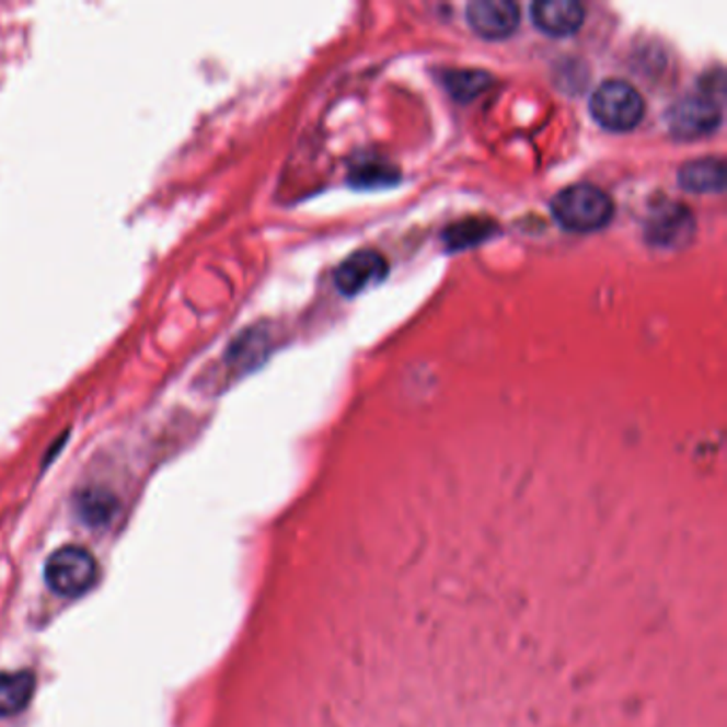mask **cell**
Wrapping results in <instances>:
<instances>
[{"label": "cell", "instance_id": "1", "mask_svg": "<svg viewBox=\"0 0 727 727\" xmlns=\"http://www.w3.org/2000/svg\"><path fill=\"white\" fill-rule=\"evenodd\" d=\"M557 222L574 233H593L608 227L614 216V203L607 193L591 184H576L564 188L551 201Z\"/></svg>", "mask_w": 727, "mask_h": 727}, {"label": "cell", "instance_id": "2", "mask_svg": "<svg viewBox=\"0 0 727 727\" xmlns=\"http://www.w3.org/2000/svg\"><path fill=\"white\" fill-rule=\"evenodd\" d=\"M43 578L56 596L80 598L96 585L99 564L81 546H62L47 557Z\"/></svg>", "mask_w": 727, "mask_h": 727}, {"label": "cell", "instance_id": "3", "mask_svg": "<svg viewBox=\"0 0 727 727\" xmlns=\"http://www.w3.org/2000/svg\"><path fill=\"white\" fill-rule=\"evenodd\" d=\"M645 99L627 81L608 80L600 83L591 96V114L608 130L625 132L636 128L645 118Z\"/></svg>", "mask_w": 727, "mask_h": 727}, {"label": "cell", "instance_id": "4", "mask_svg": "<svg viewBox=\"0 0 727 727\" xmlns=\"http://www.w3.org/2000/svg\"><path fill=\"white\" fill-rule=\"evenodd\" d=\"M668 128L677 139H700L715 132L722 124V107L708 92L681 96L668 109Z\"/></svg>", "mask_w": 727, "mask_h": 727}, {"label": "cell", "instance_id": "5", "mask_svg": "<svg viewBox=\"0 0 727 727\" xmlns=\"http://www.w3.org/2000/svg\"><path fill=\"white\" fill-rule=\"evenodd\" d=\"M468 22L485 39H506L521 24V9L512 0H474L468 4Z\"/></svg>", "mask_w": 727, "mask_h": 727}, {"label": "cell", "instance_id": "6", "mask_svg": "<svg viewBox=\"0 0 727 727\" xmlns=\"http://www.w3.org/2000/svg\"><path fill=\"white\" fill-rule=\"evenodd\" d=\"M386 272H389V265H386V261L382 258L380 252L359 250V252L350 254L337 267L335 284L344 295L355 297L367 288L382 282L386 278Z\"/></svg>", "mask_w": 727, "mask_h": 727}, {"label": "cell", "instance_id": "7", "mask_svg": "<svg viewBox=\"0 0 727 727\" xmlns=\"http://www.w3.org/2000/svg\"><path fill=\"white\" fill-rule=\"evenodd\" d=\"M531 20L551 37H567L582 26L585 7L576 0H538L531 4Z\"/></svg>", "mask_w": 727, "mask_h": 727}, {"label": "cell", "instance_id": "8", "mask_svg": "<svg viewBox=\"0 0 727 727\" xmlns=\"http://www.w3.org/2000/svg\"><path fill=\"white\" fill-rule=\"evenodd\" d=\"M693 231V218L681 203H670L653 214L648 222V240L657 245L677 247L681 242H688Z\"/></svg>", "mask_w": 727, "mask_h": 727}, {"label": "cell", "instance_id": "9", "mask_svg": "<svg viewBox=\"0 0 727 727\" xmlns=\"http://www.w3.org/2000/svg\"><path fill=\"white\" fill-rule=\"evenodd\" d=\"M35 689L37 679L31 670L0 672V719L24 713L35 697Z\"/></svg>", "mask_w": 727, "mask_h": 727}, {"label": "cell", "instance_id": "10", "mask_svg": "<svg viewBox=\"0 0 727 727\" xmlns=\"http://www.w3.org/2000/svg\"><path fill=\"white\" fill-rule=\"evenodd\" d=\"M679 182L691 193H724L726 188V164L722 159H700L681 169Z\"/></svg>", "mask_w": 727, "mask_h": 727}, {"label": "cell", "instance_id": "11", "mask_svg": "<svg viewBox=\"0 0 727 727\" xmlns=\"http://www.w3.org/2000/svg\"><path fill=\"white\" fill-rule=\"evenodd\" d=\"M491 83L485 71H450L445 76L446 90L459 101H472L483 94Z\"/></svg>", "mask_w": 727, "mask_h": 727}, {"label": "cell", "instance_id": "12", "mask_svg": "<svg viewBox=\"0 0 727 727\" xmlns=\"http://www.w3.org/2000/svg\"><path fill=\"white\" fill-rule=\"evenodd\" d=\"M80 517L85 526L101 527L112 521L116 512V504L107 495H85L80 501Z\"/></svg>", "mask_w": 727, "mask_h": 727}, {"label": "cell", "instance_id": "13", "mask_svg": "<svg viewBox=\"0 0 727 727\" xmlns=\"http://www.w3.org/2000/svg\"><path fill=\"white\" fill-rule=\"evenodd\" d=\"M357 186H384L397 180V171L389 162L365 161L353 171L350 177Z\"/></svg>", "mask_w": 727, "mask_h": 727}]
</instances>
